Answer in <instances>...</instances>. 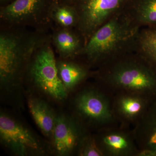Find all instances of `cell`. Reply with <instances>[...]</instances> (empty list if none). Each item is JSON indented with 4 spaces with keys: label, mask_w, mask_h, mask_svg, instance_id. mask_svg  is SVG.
I'll return each instance as SVG.
<instances>
[{
    "label": "cell",
    "mask_w": 156,
    "mask_h": 156,
    "mask_svg": "<svg viewBox=\"0 0 156 156\" xmlns=\"http://www.w3.org/2000/svg\"><path fill=\"white\" fill-rule=\"evenodd\" d=\"M47 39L37 34L4 32L0 35V83L9 92L19 87L38 48Z\"/></svg>",
    "instance_id": "cell-1"
},
{
    "label": "cell",
    "mask_w": 156,
    "mask_h": 156,
    "mask_svg": "<svg viewBox=\"0 0 156 156\" xmlns=\"http://www.w3.org/2000/svg\"><path fill=\"white\" fill-rule=\"evenodd\" d=\"M116 15L96 30L87 40L83 51L92 61L115 53L138 36V26L131 18Z\"/></svg>",
    "instance_id": "cell-2"
},
{
    "label": "cell",
    "mask_w": 156,
    "mask_h": 156,
    "mask_svg": "<svg viewBox=\"0 0 156 156\" xmlns=\"http://www.w3.org/2000/svg\"><path fill=\"white\" fill-rule=\"evenodd\" d=\"M27 69L33 83L43 94L58 102L66 99L68 92L58 76L57 61L48 40L34 53Z\"/></svg>",
    "instance_id": "cell-3"
},
{
    "label": "cell",
    "mask_w": 156,
    "mask_h": 156,
    "mask_svg": "<svg viewBox=\"0 0 156 156\" xmlns=\"http://www.w3.org/2000/svg\"><path fill=\"white\" fill-rule=\"evenodd\" d=\"M0 140L6 149L15 155H41L49 147L28 128L10 115L1 112Z\"/></svg>",
    "instance_id": "cell-4"
},
{
    "label": "cell",
    "mask_w": 156,
    "mask_h": 156,
    "mask_svg": "<svg viewBox=\"0 0 156 156\" xmlns=\"http://www.w3.org/2000/svg\"><path fill=\"white\" fill-rule=\"evenodd\" d=\"M125 0H82L77 26L87 41L115 15Z\"/></svg>",
    "instance_id": "cell-5"
},
{
    "label": "cell",
    "mask_w": 156,
    "mask_h": 156,
    "mask_svg": "<svg viewBox=\"0 0 156 156\" xmlns=\"http://www.w3.org/2000/svg\"><path fill=\"white\" fill-rule=\"evenodd\" d=\"M82 138L74 120L64 114L56 115L51 140L53 151L57 155H69L79 146Z\"/></svg>",
    "instance_id": "cell-6"
},
{
    "label": "cell",
    "mask_w": 156,
    "mask_h": 156,
    "mask_svg": "<svg viewBox=\"0 0 156 156\" xmlns=\"http://www.w3.org/2000/svg\"><path fill=\"white\" fill-rule=\"evenodd\" d=\"M46 0H15L1 9L0 17L12 25H23L38 21L45 8Z\"/></svg>",
    "instance_id": "cell-7"
},
{
    "label": "cell",
    "mask_w": 156,
    "mask_h": 156,
    "mask_svg": "<svg viewBox=\"0 0 156 156\" xmlns=\"http://www.w3.org/2000/svg\"><path fill=\"white\" fill-rule=\"evenodd\" d=\"M75 104L78 112L91 122H103L112 118L111 112L106 99L94 90L81 92L76 98Z\"/></svg>",
    "instance_id": "cell-8"
},
{
    "label": "cell",
    "mask_w": 156,
    "mask_h": 156,
    "mask_svg": "<svg viewBox=\"0 0 156 156\" xmlns=\"http://www.w3.org/2000/svg\"><path fill=\"white\" fill-rule=\"evenodd\" d=\"M27 104L37 126L46 137L52 139L57 115L47 102L38 98L30 96Z\"/></svg>",
    "instance_id": "cell-9"
},
{
    "label": "cell",
    "mask_w": 156,
    "mask_h": 156,
    "mask_svg": "<svg viewBox=\"0 0 156 156\" xmlns=\"http://www.w3.org/2000/svg\"><path fill=\"white\" fill-rule=\"evenodd\" d=\"M52 38L56 51L62 59L72 58L83 50L80 40L70 29L58 30Z\"/></svg>",
    "instance_id": "cell-10"
},
{
    "label": "cell",
    "mask_w": 156,
    "mask_h": 156,
    "mask_svg": "<svg viewBox=\"0 0 156 156\" xmlns=\"http://www.w3.org/2000/svg\"><path fill=\"white\" fill-rule=\"evenodd\" d=\"M57 68L58 76L68 92L80 83L88 74L85 68L66 59L57 61Z\"/></svg>",
    "instance_id": "cell-11"
},
{
    "label": "cell",
    "mask_w": 156,
    "mask_h": 156,
    "mask_svg": "<svg viewBox=\"0 0 156 156\" xmlns=\"http://www.w3.org/2000/svg\"><path fill=\"white\" fill-rule=\"evenodd\" d=\"M144 147L141 154L156 156V100L152 102L147 116Z\"/></svg>",
    "instance_id": "cell-12"
},
{
    "label": "cell",
    "mask_w": 156,
    "mask_h": 156,
    "mask_svg": "<svg viewBox=\"0 0 156 156\" xmlns=\"http://www.w3.org/2000/svg\"><path fill=\"white\" fill-rule=\"evenodd\" d=\"M49 15L61 28L70 29L77 25L79 16L77 10L68 5H57L50 9Z\"/></svg>",
    "instance_id": "cell-13"
},
{
    "label": "cell",
    "mask_w": 156,
    "mask_h": 156,
    "mask_svg": "<svg viewBox=\"0 0 156 156\" xmlns=\"http://www.w3.org/2000/svg\"><path fill=\"white\" fill-rule=\"evenodd\" d=\"M138 37L143 56L156 70V29L146 28Z\"/></svg>",
    "instance_id": "cell-14"
},
{
    "label": "cell",
    "mask_w": 156,
    "mask_h": 156,
    "mask_svg": "<svg viewBox=\"0 0 156 156\" xmlns=\"http://www.w3.org/2000/svg\"><path fill=\"white\" fill-rule=\"evenodd\" d=\"M134 16L139 24L156 29V0H140Z\"/></svg>",
    "instance_id": "cell-15"
},
{
    "label": "cell",
    "mask_w": 156,
    "mask_h": 156,
    "mask_svg": "<svg viewBox=\"0 0 156 156\" xmlns=\"http://www.w3.org/2000/svg\"><path fill=\"white\" fill-rule=\"evenodd\" d=\"M104 145L112 153L121 154L127 152L131 147V144L123 134L112 133L107 134L102 140Z\"/></svg>",
    "instance_id": "cell-16"
},
{
    "label": "cell",
    "mask_w": 156,
    "mask_h": 156,
    "mask_svg": "<svg viewBox=\"0 0 156 156\" xmlns=\"http://www.w3.org/2000/svg\"><path fill=\"white\" fill-rule=\"evenodd\" d=\"M119 108L123 114L132 118L138 115L142 111L144 103L137 98L128 96L123 98L120 100Z\"/></svg>",
    "instance_id": "cell-17"
},
{
    "label": "cell",
    "mask_w": 156,
    "mask_h": 156,
    "mask_svg": "<svg viewBox=\"0 0 156 156\" xmlns=\"http://www.w3.org/2000/svg\"><path fill=\"white\" fill-rule=\"evenodd\" d=\"M78 147L80 156H101L103 154L95 140L92 137L89 136L83 137Z\"/></svg>",
    "instance_id": "cell-18"
},
{
    "label": "cell",
    "mask_w": 156,
    "mask_h": 156,
    "mask_svg": "<svg viewBox=\"0 0 156 156\" xmlns=\"http://www.w3.org/2000/svg\"><path fill=\"white\" fill-rule=\"evenodd\" d=\"M8 1V0H1V2H6V1Z\"/></svg>",
    "instance_id": "cell-19"
},
{
    "label": "cell",
    "mask_w": 156,
    "mask_h": 156,
    "mask_svg": "<svg viewBox=\"0 0 156 156\" xmlns=\"http://www.w3.org/2000/svg\"><path fill=\"white\" fill-rule=\"evenodd\" d=\"M68 2H73V1H75V0H67Z\"/></svg>",
    "instance_id": "cell-20"
}]
</instances>
